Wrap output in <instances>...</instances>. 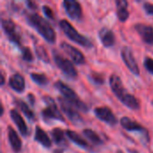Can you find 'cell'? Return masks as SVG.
<instances>
[{
    "label": "cell",
    "instance_id": "cell-29",
    "mask_svg": "<svg viewBox=\"0 0 153 153\" xmlns=\"http://www.w3.org/2000/svg\"><path fill=\"white\" fill-rule=\"evenodd\" d=\"M143 65L149 73L153 74V58L150 56H146L143 61Z\"/></svg>",
    "mask_w": 153,
    "mask_h": 153
},
{
    "label": "cell",
    "instance_id": "cell-2",
    "mask_svg": "<svg viewBox=\"0 0 153 153\" xmlns=\"http://www.w3.org/2000/svg\"><path fill=\"white\" fill-rule=\"evenodd\" d=\"M28 23L33 27L48 43H55L56 39V31L48 22L37 13H28L26 15Z\"/></svg>",
    "mask_w": 153,
    "mask_h": 153
},
{
    "label": "cell",
    "instance_id": "cell-18",
    "mask_svg": "<svg viewBox=\"0 0 153 153\" xmlns=\"http://www.w3.org/2000/svg\"><path fill=\"white\" fill-rule=\"evenodd\" d=\"M7 135H8V141H9L12 150L14 152H20V151L22 150V141H21L20 137L18 136L17 133L14 131V129L12 126H8Z\"/></svg>",
    "mask_w": 153,
    "mask_h": 153
},
{
    "label": "cell",
    "instance_id": "cell-6",
    "mask_svg": "<svg viewBox=\"0 0 153 153\" xmlns=\"http://www.w3.org/2000/svg\"><path fill=\"white\" fill-rule=\"evenodd\" d=\"M52 54H53V58H54V61H55L56 66L65 75H67L68 77H70L72 79H76L78 77L77 70L75 68V66L74 65V64L70 60H68L67 58L61 56L56 50H53Z\"/></svg>",
    "mask_w": 153,
    "mask_h": 153
},
{
    "label": "cell",
    "instance_id": "cell-3",
    "mask_svg": "<svg viewBox=\"0 0 153 153\" xmlns=\"http://www.w3.org/2000/svg\"><path fill=\"white\" fill-rule=\"evenodd\" d=\"M59 26H60L61 30H63V32L66 35V37L69 39H71L72 41H74L82 47H85V48L92 47L91 41L87 37H85L82 34H81L80 32H78L76 30V29L67 20H61L59 22Z\"/></svg>",
    "mask_w": 153,
    "mask_h": 153
},
{
    "label": "cell",
    "instance_id": "cell-31",
    "mask_svg": "<svg viewBox=\"0 0 153 153\" xmlns=\"http://www.w3.org/2000/svg\"><path fill=\"white\" fill-rule=\"evenodd\" d=\"M143 9L146 12V13H148L149 15H153V4L152 3H149L146 2L143 4Z\"/></svg>",
    "mask_w": 153,
    "mask_h": 153
},
{
    "label": "cell",
    "instance_id": "cell-14",
    "mask_svg": "<svg viewBox=\"0 0 153 153\" xmlns=\"http://www.w3.org/2000/svg\"><path fill=\"white\" fill-rule=\"evenodd\" d=\"M120 124L121 126L126 130V131H129V132H139V133H145V134H148L146 129L141 126L138 122L131 119L130 117H123L121 119H120Z\"/></svg>",
    "mask_w": 153,
    "mask_h": 153
},
{
    "label": "cell",
    "instance_id": "cell-19",
    "mask_svg": "<svg viewBox=\"0 0 153 153\" xmlns=\"http://www.w3.org/2000/svg\"><path fill=\"white\" fill-rule=\"evenodd\" d=\"M116 5L118 20L122 22H125L130 16L128 12V2L126 0H117Z\"/></svg>",
    "mask_w": 153,
    "mask_h": 153
},
{
    "label": "cell",
    "instance_id": "cell-9",
    "mask_svg": "<svg viewBox=\"0 0 153 153\" xmlns=\"http://www.w3.org/2000/svg\"><path fill=\"white\" fill-rule=\"evenodd\" d=\"M121 57L126 67L131 71L132 74H134V75H140V68L130 48L124 47L121 49Z\"/></svg>",
    "mask_w": 153,
    "mask_h": 153
},
{
    "label": "cell",
    "instance_id": "cell-26",
    "mask_svg": "<svg viewBox=\"0 0 153 153\" xmlns=\"http://www.w3.org/2000/svg\"><path fill=\"white\" fill-rule=\"evenodd\" d=\"M31 80L40 86H45L48 83V78L44 74H38V73H31L30 74Z\"/></svg>",
    "mask_w": 153,
    "mask_h": 153
},
{
    "label": "cell",
    "instance_id": "cell-4",
    "mask_svg": "<svg viewBox=\"0 0 153 153\" xmlns=\"http://www.w3.org/2000/svg\"><path fill=\"white\" fill-rule=\"evenodd\" d=\"M55 87L64 96V98L71 104H73L77 109H80L83 112L88 111V107L86 106V104L81 100L75 91L72 90L68 85L64 83L62 81H57L55 82Z\"/></svg>",
    "mask_w": 153,
    "mask_h": 153
},
{
    "label": "cell",
    "instance_id": "cell-25",
    "mask_svg": "<svg viewBox=\"0 0 153 153\" xmlns=\"http://www.w3.org/2000/svg\"><path fill=\"white\" fill-rule=\"evenodd\" d=\"M83 134L85 137H87L93 144L95 145H100L102 144V141L100 139V137L99 136V134L94 132L91 129H84L83 130Z\"/></svg>",
    "mask_w": 153,
    "mask_h": 153
},
{
    "label": "cell",
    "instance_id": "cell-30",
    "mask_svg": "<svg viewBox=\"0 0 153 153\" xmlns=\"http://www.w3.org/2000/svg\"><path fill=\"white\" fill-rule=\"evenodd\" d=\"M42 11H43L44 14H45L48 19H51V20L55 19V15H54L55 13H54L53 10H52L48 5H43V6H42Z\"/></svg>",
    "mask_w": 153,
    "mask_h": 153
},
{
    "label": "cell",
    "instance_id": "cell-17",
    "mask_svg": "<svg viewBox=\"0 0 153 153\" xmlns=\"http://www.w3.org/2000/svg\"><path fill=\"white\" fill-rule=\"evenodd\" d=\"M99 38L102 45L106 48H110L115 44V40H116L115 34L111 30L108 28H102L99 31Z\"/></svg>",
    "mask_w": 153,
    "mask_h": 153
},
{
    "label": "cell",
    "instance_id": "cell-13",
    "mask_svg": "<svg viewBox=\"0 0 153 153\" xmlns=\"http://www.w3.org/2000/svg\"><path fill=\"white\" fill-rule=\"evenodd\" d=\"M135 30L141 36L142 39L149 45L153 44V27L144 23H137L134 26Z\"/></svg>",
    "mask_w": 153,
    "mask_h": 153
},
{
    "label": "cell",
    "instance_id": "cell-27",
    "mask_svg": "<svg viewBox=\"0 0 153 153\" xmlns=\"http://www.w3.org/2000/svg\"><path fill=\"white\" fill-rule=\"evenodd\" d=\"M89 78L93 83H95L97 85H101L105 82L103 74H101L100 73H97V72H91L90 74V75H89Z\"/></svg>",
    "mask_w": 153,
    "mask_h": 153
},
{
    "label": "cell",
    "instance_id": "cell-15",
    "mask_svg": "<svg viewBox=\"0 0 153 153\" xmlns=\"http://www.w3.org/2000/svg\"><path fill=\"white\" fill-rule=\"evenodd\" d=\"M10 117H11V119L13 120V122L15 124V126L19 129L20 134L22 136L26 137L28 135V127H27V125L24 122L23 118L20 115V113L16 109H11L10 110Z\"/></svg>",
    "mask_w": 153,
    "mask_h": 153
},
{
    "label": "cell",
    "instance_id": "cell-35",
    "mask_svg": "<svg viewBox=\"0 0 153 153\" xmlns=\"http://www.w3.org/2000/svg\"><path fill=\"white\" fill-rule=\"evenodd\" d=\"M128 152L129 153H139L137 151L135 150H133V149H128Z\"/></svg>",
    "mask_w": 153,
    "mask_h": 153
},
{
    "label": "cell",
    "instance_id": "cell-33",
    "mask_svg": "<svg viewBox=\"0 0 153 153\" xmlns=\"http://www.w3.org/2000/svg\"><path fill=\"white\" fill-rule=\"evenodd\" d=\"M28 100H30V103L31 105H34L35 104V97H34V95L32 93H30L28 95Z\"/></svg>",
    "mask_w": 153,
    "mask_h": 153
},
{
    "label": "cell",
    "instance_id": "cell-34",
    "mask_svg": "<svg viewBox=\"0 0 153 153\" xmlns=\"http://www.w3.org/2000/svg\"><path fill=\"white\" fill-rule=\"evenodd\" d=\"M4 84V72H1V85L3 86Z\"/></svg>",
    "mask_w": 153,
    "mask_h": 153
},
{
    "label": "cell",
    "instance_id": "cell-37",
    "mask_svg": "<svg viewBox=\"0 0 153 153\" xmlns=\"http://www.w3.org/2000/svg\"><path fill=\"white\" fill-rule=\"evenodd\" d=\"M117 153H124L122 151H120V150H118L117 152Z\"/></svg>",
    "mask_w": 153,
    "mask_h": 153
},
{
    "label": "cell",
    "instance_id": "cell-1",
    "mask_svg": "<svg viewBox=\"0 0 153 153\" xmlns=\"http://www.w3.org/2000/svg\"><path fill=\"white\" fill-rule=\"evenodd\" d=\"M109 85L111 88V91L115 94V96L128 108L133 110H138L141 108V103L139 100L129 93L127 90L125 88L121 78L116 74H113L109 77Z\"/></svg>",
    "mask_w": 153,
    "mask_h": 153
},
{
    "label": "cell",
    "instance_id": "cell-22",
    "mask_svg": "<svg viewBox=\"0 0 153 153\" xmlns=\"http://www.w3.org/2000/svg\"><path fill=\"white\" fill-rule=\"evenodd\" d=\"M14 104L17 106V108H20V110L23 113V115L30 120H34L35 119V115L34 112L30 109V108L28 106L27 103H25L23 100H14Z\"/></svg>",
    "mask_w": 153,
    "mask_h": 153
},
{
    "label": "cell",
    "instance_id": "cell-11",
    "mask_svg": "<svg viewBox=\"0 0 153 153\" xmlns=\"http://www.w3.org/2000/svg\"><path fill=\"white\" fill-rule=\"evenodd\" d=\"M94 114L96 117L104 123L114 126L117 124V118L112 112V110L108 107H98L94 109Z\"/></svg>",
    "mask_w": 153,
    "mask_h": 153
},
{
    "label": "cell",
    "instance_id": "cell-5",
    "mask_svg": "<svg viewBox=\"0 0 153 153\" xmlns=\"http://www.w3.org/2000/svg\"><path fill=\"white\" fill-rule=\"evenodd\" d=\"M43 100L47 105V108L41 111V116L44 121L48 122L51 120H59L61 122H65V117L59 111L55 100L48 96H44Z\"/></svg>",
    "mask_w": 153,
    "mask_h": 153
},
{
    "label": "cell",
    "instance_id": "cell-20",
    "mask_svg": "<svg viewBox=\"0 0 153 153\" xmlns=\"http://www.w3.org/2000/svg\"><path fill=\"white\" fill-rule=\"evenodd\" d=\"M34 140L38 143H39L42 146L45 148H50L52 145V142L47 133L41 129L39 126H36L35 128V135H34Z\"/></svg>",
    "mask_w": 153,
    "mask_h": 153
},
{
    "label": "cell",
    "instance_id": "cell-21",
    "mask_svg": "<svg viewBox=\"0 0 153 153\" xmlns=\"http://www.w3.org/2000/svg\"><path fill=\"white\" fill-rule=\"evenodd\" d=\"M65 134L73 143H74L76 145L80 146L81 148H83V149H88L89 148L88 143L82 136H80L76 132L72 131V130H66Z\"/></svg>",
    "mask_w": 153,
    "mask_h": 153
},
{
    "label": "cell",
    "instance_id": "cell-36",
    "mask_svg": "<svg viewBox=\"0 0 153 153\" xmlns=\"http://www.w3.org/2000/svg\"><path fill=\"white\" fill-rule=\"evenodd\" d=\"M62 152H63V151H61V150H56L54 153H62Z\"/></svg>",
    "mask_w": 153,
    "mask_h": 153
},
{
    "label": "cell",
    "instance_id": "cell-23",
    "mask_svg": "<svg viewBox=\"0 0 153 153\" xmlns=\"http://www.w3.org/2000/svg\"><path fill=\"white\" fill-rule=\"evenodd\" d=\"M53 141L58 145H66V140L65 138V132L61 128H54L50 133Z\"/></svg>",
    "mask_w": 153,
    "mask_h": 153
},
{
    "label": "cell",
    "instance_id": "cell-12",
    "mask_svg": "<svg viewBox=\"0 0 153 153\" xmlns=\"http://www.w3.org/2000/svg\"><path fill=\"white\" fill-rule=\"evenodd\" d=\"M61 48L71 57V59L77 65H84L86 63V59L84 55L75 47L66 43L62 42L60 45Z\"/></svg>",
    "mask_w": 153,
    "mask_h": 153
},
{
    "label": "cell",
    "instance_id": "cell-8",
    "mask_svg": "<svg viewBox=\"0 0 153 153\" xmlns=\"http://www.w3.org/2000/svg\"><path fill=\"white\" fill-rule=\"evenodd\" d=\"M58 103L60 105V108L62 109V111L65 114V116L67 117V118L74 125H78L80 123L82 122V117L79 115V113L77 112V108L71 104L69 101H67L65 98H61L59 97L58 99Z\"/></svg>",
    "mask_w": 153,
    "mask_h": 153
},
{
    "label": "cell",
    "instance_id": "cell-32",
    "mask_svg": "<svg viewBox=\"0 0 153 153\" xmlns=\"http://www.w3.org/2000/svg\"><path fill=\"white\" fill-rule=\"evenodd\" d=\"M26 4H27L28 7H30V9H33V10H35V9L38 8V4L35 2H32V1H27L26 2Z\"/></svg>",
    "mask_w": 153,
    "mask_h": 153
},
{
    "label": "cell",
    "instance_id": "cell-28",
    "mask_svg": "<svg viewBox=\"0 0 153 153\" xmlns=\"http://www.w3.org/2000/svg\"><path fill=\"white\" fill-rule=\"evenodd\" d=\"M21 52H22V60L26 62H32L34 57L31 53V50L27 48V47H22L21 48Z\"/></svg>",
    "mask_w": 153,
    "mask_h": 153
},
{
    "label": "cell",
    "instance_id": "cell-10",
    "mask_svg": "<svg viewBox=\"0 0 153 153\" xmlns=\"http://www.w3.org/2000/svg\"><path fill=\"white\" fill-rule=\"evenodd\" d=\"M63 5L66 14L72 19L75 21H79L82 17V5L79 2L75 0H65L63 2Z\"/></svg>",
    "mask_w": 153,
    "mask_h": 153
},
{
    "label": "cell",
    "instance_id": "cell-16",
    "mask_svg": "<svg viewBox=\"0 0 153 153\" xmlns=\"http://www.w3.org/2000/svg\"><path fill=\"white\" fill-rule=\"evenodd\" d=\"M8 84H9L11 89H13L16 92L21 93L25 89V80H24V77L22 74H20L18 73H15V74H12L9 77Z\"/></svg>",
    "mask_w": 153,
    "mask_h": 153
},
{
    "label": "cell",
    "instance_id": "cell-7",
    "mask_svg": "<svg viewBox=\"0 0 153 153\" xmlns=\"http://www.w3.org/2000/svg\"><path fill=\"white\" fill-rule=\"evenodd\" d=\"M1 27L7 39L13 44L21 47V37L16 30L15 23L8 18L1 20Z\"/></svg>",
    "mask_w": 153,
    "mask_h": 153
},
{
    "label": "cell",
    "instance_id": "cell-24",
    "mask_svg": "<svg viewBox=\"0 0 153 153\" xmlns=\"http://www.w3.org/2000/svg\"><path fill=\"white\" fill-rule=\"evenodd\" d=\"M34 48H35V53L37 55V56L43 62H45L46 64H49L50 63V59H49V56L46 50V48L41 46L39 45L37 43L34 44Z\"/></svg>",
    "mask_w": 153,
    "mask_h": 153
}]
</instances>
